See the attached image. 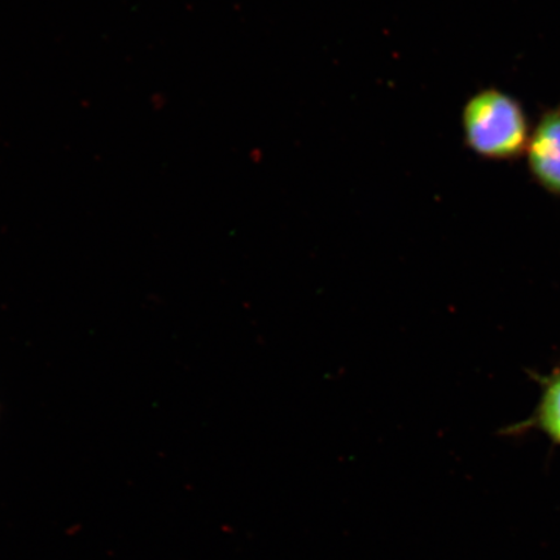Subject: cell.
<instances>
[{"label":"cell","mask_w":560,"mask_h":560,"mask_svg":"<svg viewBox=\"0 0 560 560\" xmlns=\"http://www.w3.org/2000/svg\"><path fill=\"white\" fill-rule=\"evenodd\" d=\"M462 129L468 149L490 160L522 155L530 137L521 104L499 89L481 90L466 102Z\"/></svg>","instance_id":"1"},{"label":"cell","mask_w":560,"mask_h":560,"mask_svg":"<svg viewBox=\"0 0 560 560\" xmlns=\"http://www.w3.org/2000/svg\"><path fill=\"white\" fill-rule=\"evenodd\" d=\"M530 174L545 190L560 196V108L550 109L530 132L527 145Z\"/></svg>","instance_id":"2"},{"label":"cell","mask_w":560,"mask_h":560,"mask_svg":"<svg viewBox=\"0 0 560 560\" xmlns=\"http://www.w3.org/2000/svg\"><path fill=\"white\" fill-rule=\"evenodd\" d=\"M534 423L546 436L560 445V369L544 382Z\"/></svg>","instance_id":"3"}]
</instances>
